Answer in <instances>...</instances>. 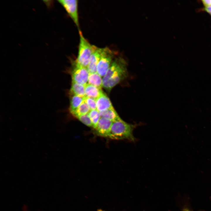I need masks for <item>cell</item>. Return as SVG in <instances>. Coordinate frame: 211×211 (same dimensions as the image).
Returning a JSON list of instances; mask_svg holds the SVG:
<instances>
[{
    "instance_id": "obj_15",
    "label": "cell",
    "mask_w": 211,
    "mask_h": 211,
    "mask_svg": "<svg viewBox=\"0 0 211 211\" xmlns=\"http://www.w3.org/2000/svg\"><path fill=\"white\" fill-rule=\"evenodd\" d=\"M90 110L89 106L84 101L71 114L77 118L80 116L88 114Z\"/></svg>"
},
{
    "instance_id": "obj_19",
    "label": "cell",
    "mask_w": 211,
    "mask_h": 211,
    "mask_svg": "<svg viewBox=\"0 0 211 211\" xmlns=\"http://www.w3.org/2000/svg\"><path fill=\"white\" fill-rule=\"evenodd\" d=\"M203 5L202 10L207 13L211 16V0L201 1Z\"/></svg>"
},
{
    "instance_id": "obj_5",
    "label": "cell",
    "mask_w": 211,
    "mask_h": 211,
    "mask_svg": "<svg viewBox=\"0 0 211 211\" xmlns=\"http://www.w3.org/2000/svg\"><path fill=\"white\" fill-rule=\"evenodd\" d=\"M71 74L72 81L85 86L87 84L89 75L88 69L76 60L72 63Z\"/></svg>"
},
{
    "instance_id": "obj_18",
    "label": "cell",
    "mask_w": 211,
    "mask_h": 211,
    "mask_svg": "<svg viewBox=\"0 0 211 211\" xmlns=\"http://www.w3.org/2000/svg\"><path fill=\"white\" fill-rule=\"evenodd\" d=\"M84 101L88 105L91 110H97L96 100L85 97Z\"/></svg>"
},
{
    "instance_id": "obj_13",
    "label": "cell",
    "mask_w": 211,
    "mask_h": 211,
    "mask_svg": "<svg viewBox=\"0 0 211 211\" xmlns=\"http://www.w3.org/2000/svg\"><path fill=\"white\" fill-rule=\"evenodd\" d=\"M88 82L101 89L103 87L102 79L97 72L89 74Z\"/></svg>"
},
{
    "instance_id": "obj_14",
    "label": "cell",
    "mask_w": 211,
    "mask_h": 211,
    "mask_svg": "<svg viewBox=\"0 0 211 211\" xmlns=\"http://www.w3.org/2000/svg\"><path fill=\"white\" fill-rule=\"evenodd\" d=\"M71 96L69 111L71 114L84 101V98L85 97H81L75 95Z\"/></svg>"
},
{
    "instance_id": "obj_16",
    "label": "cell",
    "mask_w": 211,
    "mask_h": 211,
    "mask_svg": "<svg viewBox=\"0 0 211 211\" xmlns=\"http://www.w3.org/2000/svg\"><path fill=\"white\" fill-rule=\"evenodd\" d=\"M88 114L92 123V127L94 129L101 118L99 112L97 110H91Z\"/></svg>"
},
{
    "instance_id": "obj_2",
    "label": "cell",
    "mask_w": 211,
    "mask_h": 211,
    "mask_svg": "<svg viewBox=\"0 0 211 211\" xmlns=\"http://www.w3.org/2000/svg\"><path fill=\"white\" fill-rule=\"evenodd\" d=\"M135 127L122 119L113 122L108 137L113 139H127L134 141L135 138L133 132Z\"/></svg>"
},
{
    "instance_id": "obj_9",
    "label": "cell",
    "mask_w": 211,
    "mask_h": 211,
    "mask_svg": "<svg viewBox=\"0 0 211 211\" xmlns=\"http://www.w3.org/2000/svg\"><path fill=\"white\" fill-rule=\"evenodd\" d=\"M96 101L97 110L99 112L113 108L109 98L103 92Z\"/></svg>"
},
{
    "instance_id": "obj_12",
    "label": "cell",
    "mask_w": 211,
    "mask_h": 211,
    "mask_svg": "<svg viewBox=\"0 0 211 211\" xmlns=\"http://www.w3.org/2000/svg\"><path fill=\"white\" fill-rule=\"evenodd\" d=\"M101 117L108 119L114 122L121 119L114 108L99 112Z\"/></svg>"
},
{
    "instance_id": "obj_20",
    "label": "cell",
    "mask_w": 211,
    "mask_h": 211,
    "mask_svg": "<svg viewBox=\"0 0 211 211\" xmlns=\"http://www.w3.org/2000/svg\"><path fill=\"white\" fill-rule=\"evenodd\" d=\"M183 211H190L189 210L187 209H184L183 210Z\"/></svg>"
},
{
    "instance_id": "obj_11",
    "label": "cell",
    "mask_w": 211,
    "mask_h": 211,
    "mask_svg": "<svg viewBox=\"0 0 211 211\" xmlns=\"http://www.w3.org/2000/svg\"><path fill=\"white\" fill-rule=\"evenodd\" d=\"M69 93L70 96L75 95L85 97H86L85 86L72 81Z\"/></svg>"
},
{
    "instance_id": "obj_8",
    "label": "cell",
    "mask_w": 211,
    "mask_h": 211,
    "mask_svg": "<svg viewBox=\"0 0 211 211\" xmlns=\"http://www.w3.org/2000/svg\"><path fill=\"white\" fill-rule=\"evenodd\" d=\"M102 50L103 48L94 45L93 51L87 67L89 74L97 72V66L100 59Z\"/></svg>"
},
{
    "instance_id": "obj_4",
    "label": "cell",
    "mask_w": 211,
    "mask_h": 211,
    "mask_svg": "<svg viewBox=\"0 0 211 211\" xmlns=\"http://www.w3.org/2000/svg\"><path fill=\"white\" fill-rule=\"evenodd\" d=\"M114 52L107 47L103 48L97 68V72L101 77L106 74L115 56Z\"/></svg>"
},
{
    "instance_id": "obj_1",
    "label": "cell",
    "mask_w": 211,
    "mask_h": 211,
    "mask_svg": "<svg viewBox=\"0 0 211 211\" xmlns=\"http://www.w3.org/2000/svg\"><path fill=\"white\" fill-rule=\"evenodd\" d=\"M127 63L120 57L115 58L103 79V87L110 91L127 76Z\"/></svg>"
},
{
    "instance_id": "obj_6",
    "label": "cell",
    "mask_w": 211,
    "mask_h": 211,
    "mask_svg": "<svg viewBox=\"0 0 211 211\" xmlns=\"http://www.w3.org/2000/svg\"><path fill=\"white\" fill-rule=\"evenodd\" d=\"M58 1L64 7L76 26L79 28L78 1L60 0H58Z\"/></svg>"
},
{
    "instance_id": "obj_17",
    "label": "cell",
    "mask_w": 211,
    "mask_h": 211,
    "mask_svg": "<svg viewBox=\"0 0 211 211\" xmlns=\"http://www.w3.org/2000/svg\"><path fill=\"white\" fill-rule=\"evenodd\" d=\"M76 118L87 126L92 127V123L88 114L80 116Z\"/></svg>"
},
{
    "instance_id": "obj_7",
    "label": "cell",
    "mask_w": 211,
    "mask_h": 211,
    "mask_svg": "<svg viewBox=\"0 0 211 211\" xmlns=\"http://www.w3.org/2000/svg\"><path fill=\"white\" fill-rule=\"evenodd\" d=\"M113 122L106 118L101 117L94 129L99 136L108 137Z\"/></svg>"
},
{
    "instance_id": "obj_21",
    "label": "cell",
    "mask_w": 211,
    "mask_h": 211,
    "mask_svg": "<svg viewBox=\"0 0 211 211\" xmlns=\"http://www.w3.org/2000/svg\"><path fill=\"white\" fill-rule=\"evenodd\" d=\"M97 211H105L101 209H98Z\"/></svg>"
},
{
    "instance_id": "obj_10",
    "label": "cell",
    "mask_w": 211,
    "mask_h": 211,
    "mask_svg": "<svg viewBox=\"0 0 211 211\" xmlns=\"http://www.w3.org/2000/svg\"><path fill=\"white\" fill-rule=\"evenodd\" d=\"M103 93L101 89L92 85L87 84L85 86L86 97L96 100Z\"/></svg>"
},
{
    "instance_id": "obj_3",
    "label": "cell",
    "mask_w": 211,
    "mask_h": 211,
    "mask_svg": "<svg viewBox=\"0 0 211 211\" xmlns=\"http://www.w3.org/2000/svg\"><path fill=\"white\" fill-rule=\"evenodd\" d=\"M79 42L77 58L76 61L81 66L87 68L94 45H91L84 36L79 30Z\"/></svg>"
}]
</instances>
